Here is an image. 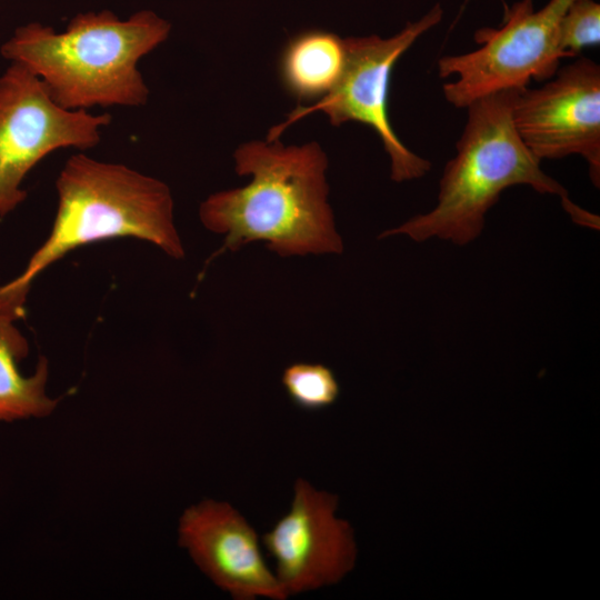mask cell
<instances>
[{"instance_id": "5b68a950", "label": "cell", "mask_w": 600, "mask_h": 600, "mask_svg": "<svg viewBox=\"0 0 600 600\" xmlns=\"http://www.w3.org/2000/svg\"><path fill=\"white\" fill-rule=\"evenodd\" d=\"M573 1L550 0L538 11L533 0L506 7L501 27L474 33L478 49L439 60V76L456 77L443 86L447 101L467 108L486 96L551 79L563 58H573L559 43L561 18Z\"/></svg>"}, {"instance_id": "9c48e42d", "label": "cell", "mask_w": 600, "mask_h": 600, "mask_svg": "<svg viewBox=\"0 0 600 600\" xmlns=\"http://www.w3.org/2000/svg\"><path fill=\"white\" fill-rule=\"evenodd\" d=\"M338 498L314 489L304 479L294 483L288 513L262 542L276 560V577L286 594L338 582L354 561L349 524L334 516Z\"/></svg>"}, {"instance_id": "8fae6325", "label": "cell", "mask_w": 600, "mask_h": 600, "mask_svg": "<svg viewBox=\"0 0 600 600\" xmlns=\"http://www.w3.org/2000/svg\"><path fill=\"white\" fill-rule=\"evenodd\" d=\"M22 318L0 308V421L50 414L58 400L46 394L48 361L40 357L36 371L26 377L19 362L28 354V343L14 322Z\"/></svg>"}, {"instance_id": "6da1fadb", "label": "cell", "mask_w": 600, "mask_h": 600, "mask_svg": "<svg viewBox=\"0 0 600 600\" xmlns=\"http://www.w3.org/2000/svg\"><path fill=\"white\" fill-rule=\"evenodd\" d=\"M233 157L237 173L251 181L210 194L199 208L204 228L224 236L216 256L252 241H266L280 257L342 252L328 203V158L319 143L257 140Z\"/></svg>"}, {"instance_id": "3957f363", "label": "cell", "mask_w": 600, "mask_h": 600, "mask_svg": "<svg viewBox=\"0 0 600 600\" xmlns=\"http://www.w3.org/2000/svg\"><path fill=\"white\" fill-rule=\"evenodd\" d=\"M517 90L496 92L467 107V123L456 156L443 169L436 207L379 238L404 234L417 242L437 238L468 244L481 234L486 214L500 194L519 184L560 197L573 221L596 226L597 217L570 200L568 191L542 171L541 160L519 137L512 121Z\"/></svg>"}, {"instance_id": "277c9868", "label": "cell", "mask_w": 600, "mask_h": 600, "mask_svg": "<svg viewBox=\"0 0 600 600\" xmlns=\"http://www.w3.org/2000/svg\"><path fill=\"white\" fill-rule=\"evenodd\" d=\"M58 204L51 231L24 270L1 286L27 299L48 267L80 247L118 238L150 242L173 259L184 248L173 218V199L161 180L126 164L71 156L56 181Z\"/></svg>"}, {"instance_id": "ba28073f", "label": "cell", "mask_w": 600, "mask_h": 600, "mask_svg": "<svg viewBox=\"0 0 600 600\" xmlns=\"http://www.w3.org/2000/svg\"><path fill=\"white\" fill-rule=\"evenodd\" d=\"M512 121L539 159L581 156L600 184V67L584 57L558 69L540 88L517 90Z\"/></svg>"}, {"instance_id": "4fadbf2b", "label": "cell", "mask_w": 600, "mask_h": 600, "mask_svg": "<svg viewBox=\"0 0 600 600\" xmlns=\"http://www.w3.org/2000/svg\"><path fill=\"white\" fill-rule=\"evenodd\" d=\"M281 381L290 400L303 410L328 408L340 393L333 371L322 363H292L283 370Z\"/></svg>"}, {"instance_id": "5bb4252c", "label": "cell", "mask_w": 600, "mask_h": 600, "mask_svg": "<svg viewBox=\"0 0 600 600\" xmlns=\"http://www.w3.org/2000/svg\"><path fill=\"white\" fill-rule=\"evenodd\" d=\"M600 42V4L594 0H574L559 24L560 47L573 58Z\"/></svg>"}, {"instance_id": "52a82bcc", "label": "cell", "mask_w": 600, "mask_h": 600, "mask_svg": "<svg viewBox=\"0 0 600 600\" xmlns=\"http://www.w3.org/2000/svg\"><path fill=\"white\" fill-rule=\"evenodd\" d=\"M110 122L108 113L60 107L34 73L11 62L0 76V217L24 201L21 183L39 161L59 149L94 148Z\"/></svg>"}, {"instance_id": "7c38bea8", "label": "cell", "mask_w": 600, "mask_h": 600, "mask_svg": "<svg viewBox=\"0 0 600 600\" xmlns=\"http://www.w3.org/2000/svg\"><path fill=\"white\" fill-rule=\"evenodd\" d=\"M344 61L343 39L326 30H306L284 46L279 73L287 91L298 100L317 101L336 87Z\"/></svg>"}, {"instance_id": "30bf717a", "label": "cell", "mask_w": 600, "mask_h": 600, "mask_svg": "<svg viewBox=\"0 0 600 600\" xmlns=\"http://www.w3.org/2000/svg\"><path fill=\"white\" fill-rule=\"evenodd\" d=\"M179 543L198 567L237 600L287 594L266 564L257 532L229 503L203 500L184 510Z\"/></svg>"}, {"instance_id": "7a4b0ae2", "label": "cell", "mask_w": 600, "mask_h": 600, "mask_svg": "<svg viewBox=\"0 0 600 600\" xmlns=\"http://www.w3.org/2000/svg\"><path fill=\"white\" fill-rule=\"evenodd\" d=\"M171 24L150 10L119 19L112 11L74 16L61 32L39 22L18 28L0 49L27 67L68 110L141 107L149 88L139 61L163 43Z\"/></svg>"}, {"instance_id": "8992f818", "label": "cell", "mask_w": 600, "mask_h": 600, "mask_svg": "<svg viewBox=\"0 0 600 600\" xmlns=\"http://www.w3.org/2000/svg\"><path fill=\"white\" fill-rule=\"evenodd\" d=\"M443 16L440 4L390 38L343 39L346 61L336 87L309 106H299L287 120L272 128L267 140H276L291 123L316 111L326 113L332 126L354 121L376 131L390 158V177L396 182L424 176L431 163L408 149L396 134L388 114L391 73L400 57Z\"/></svg>"}]
</instances>
